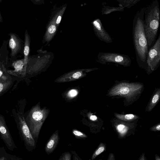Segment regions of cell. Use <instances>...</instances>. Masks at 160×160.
I'll list each match as a JSON object with an SVG mask.
<instances>
[{
  "instance_id": "7402d4cb",
  "label": "cell",
  "mask_w": 160,
  "mask_h": 160,
  "mask_svg": "<svg viewBox=\"0 0 160 160\" xmlns=\"http://www.w3.org/2000/svg\"><path fill=\"white\" fill-rule=\"evenodd\" d=\"M115 116L119 119L125 121H132L138 118V116L133 114L122 115L115 113Z\"/></svg>"
},
{
  "instance_id": "484cf974",
  "label": "cell",
  "mask_w": 160,
  "mask_h": 160,
  "mask_svg": "<svg viewBox=\"0 0 160 160\" xmlns=\"http://www.w3.org/2000/svg\"><path fill=\"white\" fill-rule=\"evenodd\" d=\"M72 133L73 134L77 137L86 138L87 137V136L85 134L77 130H73Z\"/></svg>"
},
{
  "instance_id": "d6a6232c",
  "label": "cell",
  "mask_w": 160,
  "mask_h": 160,
  "mask_svg": "<svg viewBox=\"0 0 160 160\" xmlns=\"http://www.w3.org/2000/svg\"><path fill=\"white\" fill-rule=\"evenodd\" d=\"M156 159L157 160H160V158L158 156H156Z\"/></svg>"
},
{
  "instance_id": "9c48e42d",
  "label": "cell",
  "mask_w": 160,
  "mask_h": 160,
  "mask_svg": "<svg viewBox=\"0 0 160 160\" xmlns=\"http://www.w3.org/2000/svg\"><path fill=\"white\" fill-rule=\"evenodd\" d=\"M98 69L95 68L75 70L60 76L55 80V82L61 83L75 81L85 77L88 72Z\"/></svg>"
},
{
  "instance_id": "ac0fdd59",
  "label": "cell",
  "mask_w": 160,
  "mask_h": 160,
  "mask_svg": "<svg viewBox=\"0 0 160 160\" xmlns=\"http://www.w3.org/2000/svg\"><path fill=\"white\" fill-rule=\"evenodd\" d=\"M160 98V88H157L155 90L150 102L147 108V111H151L159 101Z\"/></svg>"
},
{
  "instance_id": "9a60e30c",
  "label": "cell",
  "mask_w": 160,
  "mask_h": 160,
  "mask_svg": "<svg viewBox=\"0 0 160 160\" xmlns=\"http://www.w3.org/2000/svg\"><path fill=\"white\" fill-rule=\"evenodd\" d=\"M58 27L53 22L50 21L48 25L44 39L45 41L49 42L55 34Z\"/></svg>"
},
{
  "instance_id": "7a4b0ae2",
  "label": "cell",
  "mask_w": 160,
  "mask_h": 160,
  "mask_svg": "<svg viewBox=\"0 0 160 160\" xmlns=\"http://www.w3.org/2000/svg\"><path fill=\"white\" fill-rule=\"evenodd\" d=\"M144 30L149 48L156 40L159 28L160 12L158 0L144 8Z\"/></svg>"
},
{
  "instance_id": "1f68e13d",
  "label": "cell",
  "mask_w": 160,
  "mask_h": 160,
  "mask_svg": "<svg viewBox=\"0 0 160 160\" xmlns=\"http://www.w3.org/2000/svg\"><path fill=\"white\" fill-rule=\"evenodd\" d=\"M141 158L139 159L140 160H145V158H144V155H142V156L141 157Z\"/></svg>"
},
{
  "instance_id": "83f0119b",
  "label": "cell",
  "mask_w": 160,
  "mask_h": 160,
  "mask_svg": "<svg viewBox=\"0 0 160 160\" xmlns=\"http://www.w3.org/2000/svg\"><path fill=\"white\" fill-rule=\"evenodd\" d=\"M71 159V155L69 153H64V155L62 157V158L59 159V160H70Z\"/></svg>"
},
{
  "instance_id": "d4e9b609",
  "label": "cell",
  "mask_w": 160,
  "mask_h": 160,
  "mask_svg": "<svg viewBox=\"0 0 160 160\" xmlns=\"http://www.w3.org/2000/svg\"><path fill=\"white\" fill-rule=\"evenodd\" d=\"M78 93V91L77 90L72 89L68 92L67 95L68 97L70 98H72L77 96Z\"/></svg>"
},
{
  "instance_id": "6da1fadb",
  "label": "cell",
  "mask_w": 160,
  "mask_h": 160,
  "mask_svg": "<svg viewBox=\"0 0 160 160\" xmlns=\"http://www.w3.org/2000/svg\"><path fill=\"white\" fill-rule=\"evenodd\" d=\"M144 8L138 11L132 23V39L136 60L139 67L146 70V60L148 51L144 24Z\"/></svg>"
},
{
  "instance_id": "3957f363",
  "label": "cell",
  "mask_w": 160,
  "mask_h": 160,
  "mask_svg": "<svg viewBox=\"0 0 160 160\" xmlns=\"http://www.w3.org/2000/svg\"><path fill=\"white\" fill-rule=\"evenodd\" d=\"M25 104L24 100L18 101L15 108L12 110L11 115L16 124L21 140L26 149L30 151L35 147V142L25 120L24 111Z\"/></svg>"
},
{
  "instance_id": "603a6c76",
  "label": "cell",
  "mask_w": 160,
  "mask_h": 160,
  "mask_svg": "<svg viewBox=\"0 0 160 160\" xmlns=\"http://www.w3.org/2000/svg\"><path fill=\"white\" fill-rule=\"evenodd\" d=\"M105 145L103 143H101L93 154L92 157V160L94 159L96 157L103 152L105 150Z\"/></svg>"
},
{
  "instance_id": "cb8c5ba5",
  "label": "cell",
  "mask_w": 160,
  "mask_h": 160,
  "mask_svg": "<svg viewBox=\"0 0 160 160\" xmlns=\"http://www.w3.org/2000/svg\"><path fill=\"white\" fill-rule=\"evenodd\" d=\"M2 54L0 53V78L5 75L6 69L5 67V60H2Z\"/></svg>"
},
{
  "instance_id": "5bb4252c",
  "label": "cell",
  "mask_w": 160,
  "mask_h": 160,
  "mask_svg": "<svg viewBox=\"0 0 160 160\" xmlns=\"http://www.w3.org/2000/svg\"><path fill=\"white\" fill-rule=\"evenodd\" d=\"M12 79L10 77L4 75L0 78V97L6 93L11 87Z\"/></svg>"
},
{
  "instance_id": "e575fe53",
  "label": "cell",
  "mask_w": 160,
  "mask_h": 160,
  "mask_svg": "<svg viewBox=\"0 0 160 160\" xmlns=\"http://www.w3.org/2000/svg\"><path fill=\"white\" fill-rule=\"evenodd\" d=\"M36 1V2H39V1L40 0H35Z\"/></svg>"
},
{
  "instance_id": "4316f807",
  "label": "cell",
  "mask_w": 160,
  "mask_h": 160,
  "mask_svg": "<svg viewBox=\"0 0 160 160\" xmlns=\"http://www.w3.org/2000/svg\"><path fill=\"white\" fill-rule=\"evenodd\" d=\"M117 129L119 133H122V132H126L127 130V128L123 125H119L117 128Z\"/></svg>"
},
{
  "instance_id": "ba28073f",
  "label": "cell",
  "mask_w": 160,
  "mask_h": 160,
  "mask_svg": "<svg viewBox=\"0 0 160 160\" xmlns=\"http://www.w3.org/2000/svg\"><path fill=\"white\" fill-rule=\"evenodd\" d=\"M0 137L7 148L13 151L17 147L11 136L4 116L0 114Z\"/></svg>"
},
{
  "instance_id": "277c9868",
  "label": "cell",
  "mask_w": 160,
  "mask_h": 160,
  "mask_svg": "<svg viewBox=\"0 0 160 160\" xmlns=\"http://www.w3.org/2000/svg\"><path fill=\"white\" fill-rule=\"evenodd\" d=\"M144 88V84L139 82L128 80H116L107 94L109 97L119 96L130 101L139 96Z\"/></svg>"
},
{
  "instance_id": "f1b7e54d",
  "label": "cell",
  "mask_w": 160,
  "mask_h": 160,
  "mask_svg": "<svg viewBox=\"0 0 160 160\" xmlns=\"http://www.w3.org/2000/svg\"><path fill=\"white\" fill-rule=\"evenodd\" d=\"M151 130L152 131H160V124H159L157 125L154 126L151 128Z\"/></svg>"
},
{
  "instance_id": "7c38bea8",
  "label": "cell",
  "mask_w": 160,
  "mask_h": 160,
  "mask_svg": "<svg viewBox=\"0 0 160 160\" xmlns=\"http://www.w3.org/2000/svg\"><path fill=\"white\" fill-rule=\"evenodd\" d=\"M59 136L58 131H56L52 135L46 144L45 150L48 154L52 152L56 147L59 141Z\"/></svg>"
},
{
  "instance_id": "d6986e66",
  "label": "cell",
  "mask_w": 160,
  "mask_h": 160,
  "mask_svg": "<svg viewBox=\"0 0 160 160\" xmlns=\"http://www.w3.org/2000/svg\"><path fill=\"white\" fill-rule=\"evenodd\" d=\"M22 158L7 153L4 147H0V160H21Z\"/></svg>"
},
{
  "instance_id": "5b68a950",
  "label": "cell",
  "mask_w": 160,
  "mask_h": 160,
  "mask_svg": "<svg viewBox=\"0 0 160 160\" xmlns=\"http://www.w3.org/2000/svg\"><path fill=\"white\" fill-rule=\"evenodd\" d=\"M49 111L45 108H41L38 104L33 107L26 114H24L26 122L34 139L38 137Z\"/></svg>"
},
{
  "instance_id": "ffe728a7",
  "label": "cell",
  "mask_w": 160,
  "mask_h": 160,
  "mask_svg": "<svg viewBox=\"0 0 160 160\" xmlns=\"http://www.w3.org/2000/svg\"><path fill=\"white\" fill-rule=\"evenodd\" d=\"M124 8L123 7H117L104 6L102 8V14L107 15L113 12H122L124 10Z\"/></svg>"
},
{
  "instance_id": "8fae6325",
  "label": "cell",
  "mask_w": 160,
  "mask_h": 160,
  "mask_svg": "<svg viewBox=\"0 0 160 160\" xmlns=\"http://www.w3.org/2000/svg\"><path fill=\"white\" fill-rule=\"evenodd\" d=\"M9 43L11 49V55L12 56H15L21 49L20 41L15 34L11 33Z\"/></svg>"
},
{
  "instance_id": "4fadbf2b",
  "label": "cell",
  "mask_w": 160,
  "mask_h": 160,
  "mask_svg": "<svg viewBox=\"0 0 160 160\" xmlns=\"http://www.w3.org/2000/svg\"><path fill=\"white\" fill-rule=\"evenodd\" d=\"M30 40L29 36L27 30L25 34V43L24 49V72L23 76H25L26 74L27 68L28 61V57L30 51Z\"/></svg>"
},
{
  "instance_id": "836d02e7",
  "label": "cell",
  "mask_w": 160,
  "mask_h": 160,
  "mask_svg": "<svg viewBox=\"0 0 160 160\" xmlns=\"http://www.w3.org/2000/svg\"><path fill=\"white\" fill-rule=\"evenodd\" d=\"M2 20V17L1 16V14L0 12V22Z\"/></svg>"
},
{
  "instance_id": "8992f818",
  "label": "cell",
  "mask_w": 160,
  "mask_h": 160,
  "mask_svg": "<svg viewBox=\"0 0 160 160\" xmlns=\"http://www.w3.org/2000/svg\"><path fill=\"white\" fill-rule=\"evenodd\" d=\"M96 61L103 65L113 64L124 67H129L131 65L132 60L128 55L119 53L99 52L97 56Z\"/></svg>"
},
{
  "instance_id": "2e32d148",
  "label": "cell",
  "mask_w": 160,
  "mask_h": 160,
  "mask_svg": "<svg viewBox=\"0 0 160 160\" xmlns=\"http://www.w3.org/2000/svg\"><path fill=\"white\" fill-rule=\"evenodd\" d=\"M14 70L12 71H8V73L16 76H18L21 74L23 76L24 72V58L17 60L13 63Z\"/></svg>"
},
{
  "instance_id": "d590c367",
  "label": "cell",
  "mask_w": 160,
  "mask_h": 160,
  "mask_svg": "<svg viewBox=\"0 0 160 160\" xmlns=\"http://www.w3.org/2000/svg\"></svg>"
},
{
  "instance_id": "e0dca14e",
  "label": "cell",
  "mask_w": 160,
  "mask_h": 160,
  "mask_svg": "<svg viewBox=\"0 0 160 160\" xmlns=\"http://www.w3.org/2000/svg\"><path fill=\"white\" fill-rule=\"evenodd\" d=\"M67 5L65 4L59 8L50 21L54 22L58 27L61 22Z\"/></svg>"
},
{
  "instance_id": "f546056e",
  "label": "cell",
  "mask_w": 160,
  "mask_h": 160,
  "mask_svg": "<svg viewBox=\"0 0 160 160\" xmlns=\"http://www.w3.org/2000/svg\"><path fill=\"white\" fill-rule=\"evenodd\" d=\"M90 119L93 121H96L97 119V117L94 115H91L89 117Z\"/></svg>"
},
{
  "instance_id": "4dcf8cb0",
  "label": "cell",
  "mask_w": 160,
  "mask_h": 160,
  "mask_svg": "<svg viewBox=\"0 0 160 160\" xmlns=\"http://www.w3.org/2000/svg\"><path fill=\"white\" fill-rule=\"evenodd\" d=\"M108 160H115L114 155L112 153L110 154Z\"/></svg>"
},
{
  "instance_id": "30bf717a",
  "label": "cell",
  "mask_w": 160,
  "mask_h": 160,
  "mask_svg": "<svg viewBox=\"0 0 160 160\" xmlns=\"http://www.w3.org/2000/svg\"><path fill=\"white\" fill-rule=\"evenodd\" d=\"M91 23L96 36L100 41L107 43L113 42V39L104 28L99 18L94 19Z\"/></svg>"
},
{
  "instance_id": "52a82bcc",
  "label": "cell",
  "mask_w": 160,
  "mask_h": 160,
  "mask_svg": "<svg viewBox=\"0 0 160 160\" xmlns=\"http://www.w3.org/2000/svg\"><path fill=\"white\" fill-rule=\"evenodd\" d=\"M147 74L156 71L160 65V34L154 44L148 49L146 60Z\"/></svg>"
},
{
  "instance_id": "44dd1931",
  "label": "cell",
  "mask_w": 160,
  "mask_h": 160,
  "mask_svg": "<svg viewBox=\"0 0 160 160\" xmlns=\"http://www.w3.org/2000/svg\"><path fill=\"white\" fill-rule=\"evenodd\" d=\"M141 0H116L119 7L123 8H130L133 7Z\"/></svg>"
}]
</instances>
